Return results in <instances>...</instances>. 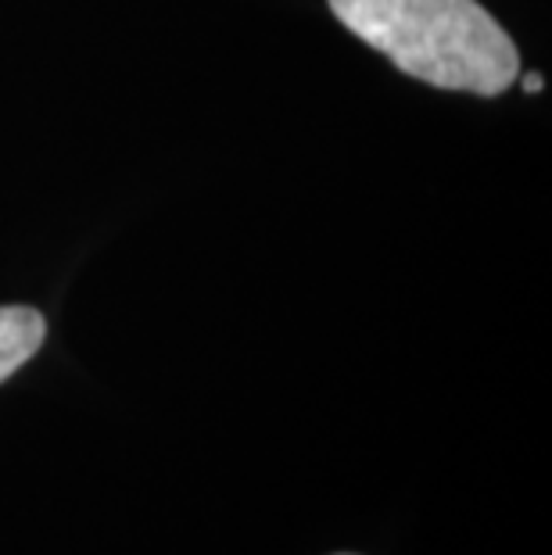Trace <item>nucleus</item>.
<instances>
[{
	"label": "nucleus",
	"mask_w": 552,
	"mask_h": 555,
	"mask_svg": "<svg viewBox=\"0 0 552 555\" xmlns=\"http://www.w3.org/2000/svg\"><path fill=\"white\" fill-rule=\"evenodd\" d=\"M348 33L427 87L499 98L521 76L510 33L477 0H326Z\"/></svg>",
	"instance_id": "nucleus-1"
},
{
	"label": "nucleus",
	"mask_w": 552,
	"mask_h": 555,
	"mask_svg": "<svg viewBox=\"0 0 552 555\" xmlns=\"http://www.w3.org/2000/svg\"><path fill=\"white\" fill-rule=\"evenodd\" d=\"M524 90H527V93L542 90V76H527V79H524Z\"/></svg>",
	"instance_id": "nucleus-3"
},
{
	"label": "nucleus",
	"mask_w": 552,
	"mask_h": 555,
	"mask_svg": "<svg viewBox=\"0 0 552 555\" xmlns=\"http://www.w3.org/2000/svg\"><path fill=\"white\" fill-rule=\"evenodd\" d=\"M47 319L29 305H0V384L40 351Z\"/></svg>",
	"instance_id": "nucleus-2"
}]
</instances>
